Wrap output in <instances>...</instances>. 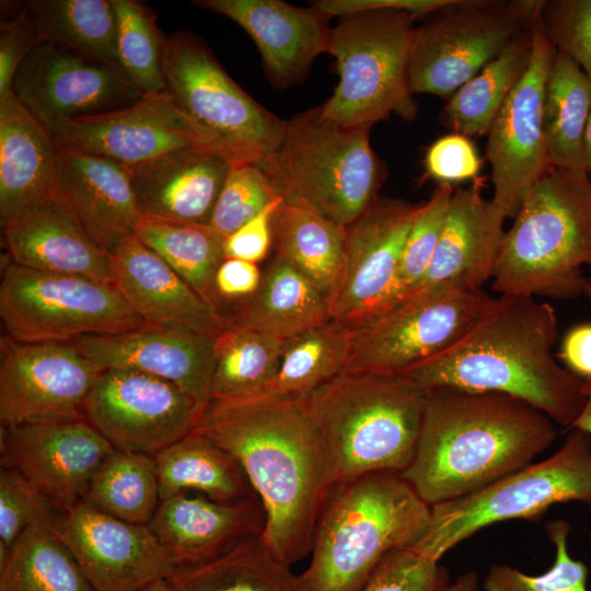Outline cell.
I'll return each mask as SVG.
<instances>
[{
  "label": "cell",
  "instance_id": "obj_1",
  "mask_svg": "<svg viewBox=\"0 0 591 591\" xmlns=\"http://www.w3.org/2000/svg\"><path fill=\"white\" fill-rule=\"evenodd\" d=\"M192 432L237 461L264 508L262 537L271 552L289 565L306 557L336 473L305 395L211 398Z\"/></svg>",
  "mask_w": 591,
  "mask_h": 591
},
{
  "label": "cell",
  "instance_id": "obj_2",
  "mask_svg": "<svg viewBox=\"0 0 591 591\" xmlns=\"http://www.w3.org/2000/svg\"><path fill=\"white\" fill-rule=\"evenodd\" d=\"M557 340L551 304L498 294L459 339L397 375L425 392L448 387L506 394L570 430L586 403L583 381L555 357Z\"/></svg>",
  "mask_w": 591,
  "mask_h": 591
},
{
  "label": "cell",
  "instance_id": "obj_3",
  "mask_svg": "<svg viewBox=\"0 0 591 591\" xmlns=\"http://www.w3.org/2000/svg\"><path fill=\"white\" fill-rule=\"evenodd\" d=\"M555 425L506 394L427 391L415 454L402 476L429 506L460 498L532 463L555 441Z\"/></svg>",
  "mask_w": 591,
  "mask_h": 591
},
{
  "label": "cell",
  "instance_id": "obj_4",
  "mask_svg": "<svg viewBox=\"0 0 591 591\" xmlns=\"http://www.w3.org/2000/svg\"><path fill=\"white\" fill-rule=\"evenodd\" d=\"M430 518L426 503L392 471L336 484L316 522L305 591H360L392 551L414 545Z\"/></svg>",
  "mask_w": 591,
  "mask_h": 591
},
{
  "label": "cell",
  "instance_id": "obj_5",
  "mask_svg": "<svg viewBox=\"0 0 591 591\" xmlns=\"http://www.w3.org/2000/svg\"><path fill=\"white\" fill-rule=\"evenodd\" d=\"M591 265V177L552 167L525 194L491 276L497 294L571 299Z\"/></svg>",
  "mask_w": 591,
  "mask_h": 591
},
{
  "label": "cell",
  "instance_id": "obj_6",
  "mask_svg": "<svg viewBox=\"0 0 591 591\" xmlns=\"http://www.w3.org/2000/svg\"><path fill=\"white\" fill-rule=\"evenodd\" d=\"M328 444L336 484L410 464L426 392L399 375L340 372L308 395Z\"/></svg>",
  "mask_w": 591,
  "mask_h": 591
},
{
  "label": "cell",
  "instance_id": "obj_7",
  "mask_svg": "<svg viewBox=\"0 0 591 591\" xmlns=\"http://www.w3.org/2000/svg\"><path fill=\"white\" fill-rule=\"evenodd\" d=\"M368 127H344L321 105L286 120L277 147L257 165L285 200H301L346 228L379 196L385 167Z\"/></svg>",
  "mask_w": 591,
  "mask_h": 591
},
{
  "label": "cell",
  "instance_id": "obj_8",
  "mask_svg": "<svg viewBox=\"0 0 591 591\" xmlns=\"http://www.w3.org/2000/svg\"><path fill=\"white\" fill-rule=\"evenodd\" d=\"M570 501L591 507V437L578 428L568 430L551 456L477 491L430 506L427 528L412 547L439 561L487 526L509 520L536 521L551 507Z\"/></svg>",
  "mask_w": 591,
  "mask_h": 591
},
{
  "label": "cell",
  "instance_id": "obj_9",
  "mask_svg": "<svg viewBox=\"0 0 591 591\" xmlns=\"http://www.w3.org/2000/svg\"><path fill=\"white\" fill-rule=\"evenodd\" d=\"M416 21L401 10L340 18L331 28L326 50L336 59L339 76L334 93L321 105L326 118L351 128H372L391 114L415 118L408 70Z\"/></svg>",
  "mask_w": 591,
  "mask_h": 591
},
{
  "label": "cell",
  "instance_id": "obj_10",
  "mask_svg": "<svg viewBox=\"0 0 591 591\" xmlns=\"http://www.w3.org/2000/svg\"><path fill=\"white\" fill-rule=\"evenodd\" d=\"M163 71L166 91L231 165L257 164L279 143L286 120L241 89L193 33L166 37Z\"/></svg>",
  "mask_w": 591,
  "mask_h": 591
},
{
  "label": "cell",
  "instance_id": "obj_11",
  "mask_svg": "<svg viewBox=\"0 0 591 591\" xmlns=\"http://www.w3.org/2000/svg\"><path fill=\"white\" fill-rule=\"evenodd\" d=\"M543 0H444L415 27L412 92L450 99L541 12Z\"/></svg>",
  "mask_w": 591,
  "mask_h": 591
},
{
  "label": "cell",
  "instance_id": "obj_12",
  "mask_svg": "<svg viewBox=\"0 0 591 591\" xmlns=\"http://www.w3.org/2000/svg\"><path fill=\"white\" fill-rule=\"evenodd\" d=\"M0 316L7 336L22 343H70L125 333L146 324L119 289L78 275L35 270L5 255Z\"/></svg>",
  "mask_w": 591,
  "mask_h": 591
},
{
  "label": "cell",
  "instance_id": "obj_13",
  "mask_svg": "<svg viewBox=\"0 0 591 591\" xmlns=\"http://www.w3.org/2000/svg\"><path fill=\"white\" fill-rule=\"evenodd\" d=\"M493 297L482 289L421 290L348 326L343 372L397 375L459 339Z\"/></svg>",
  "mask_w": 591,
  "mask_h": 591
},
{
  "label": "cell",
  "instance_id": "obj_14",
  "mask_svg": "<svg viewBox=\"0 0 591 591\" xmlns=\"http://www.w3.org/2000/svg\"><path fill=\"white\" fill-rule=\"evenodd\" d=\"M556 48L540 15L533 25V49L524 76L497 114L487 136L485 157L491 166L494 209L513 219L525 194L552 167L543 126L545 85Z\"/></svg>",
  "mask_w": 591,
  "mask_h": 591
},
{
  "label": "cell",
  "instance_id": "obj_15",
  "mask_svg": "<svg viewBox=\"0 0 591 591\" xmlns=\"http://www.w3.org/2000/svg\"><path fill=\"white\" fill-rule=\"evenodd\" d=\"M103 369L72 343L0 339L1 426L85 419V401Z\"/></svg>",
  "mask_w": 591,
  "mask_h": 591
},
{
  "label": "cell",
  "instance_id": "obj_16",
  "mask_svg": "<svg viewBox=\"0 0 591 591\" xmlns=\"http://www.w3.org/2000/svg\"><path fill=\"white\" fill-rule=\"evenodd\" d=\"M199 409L173 382L105 369L85 401L84 416L116 450L154 454L190 433Z\"/></svg>",
  "mask_w": 591,
  "mask_h": 591
},
{
  "label": "cell",
  "instance_id": "obj_17",
  "mask_svg": "<svg viewBox=\"0 0 591 591\" xmlns=\"http://www.w3.org/2000/svg\"><path fill=\"white\" fill-rule=\"evenodd\" d=\"M11 91L47 129L126 107L143 96L121 70L51 42L34 47Z\"/></svg>",
  "mask_w": 591,
  "mask_h": 591
},
{
  "label": "cell",
  "instance_id": "obj_18",
  "mask_svg": "<svg viewBox=\"0 0 591 591\" xmlns=\"http://www.w3.org/2000/svg\"><path fill=\"white\" fill-rule=\"evenodd\" d=\"M51 531L95 591H138L176 569L148 524L120 520L84 499L66 508Z\"/></svg>",
  "mask_w": 591,
  "mask_h": 591
},
{
  "label": "cell",
  "instance_id": "obj_19",
  "mask_svg": "<svg viewBox=\"0 0 591 591\" xmlns=\"http://www.w3.org/2000/svg\"><path fill=\"white\" fill-rule=\"evenodd\" d=\"M48 130L60 149L107 158L123 165L140 164L186 148L219 153L167 91L144 95L116 111L63 120Z\"/></svg>",
  "mask_w": 591,
  "mask_h": 591
},
{
  "label": "cell",
  "instance_id": "obj_20",
  "mask_svg": "<svg viewBox=\"0 0 591 591\" xmlns=\"http://www.w3.org/2000/svg\"><path fill=\"white\" fill-rule=\"evenodd\" d=\"M421 204L380 197L346 231V265L328 303L332 318L354 326L395 304L398 267Z\"/></svg>",
  "mask_w": 591,
  "mask_h": 591
},
{
  "label": "cell",
  "instance_id": "obj_21",
  "mask_svg": "<svg viewBox=\"0 0 591 591\" xmlns=\"http://www.w3.org/2000/svg\"><path fill=\"white\" fill-rule=\"evenodd\" d=\"M114 450L86 419L1 426V466L19 472L62 510L84 499Z\"/></svg>",
  "mask_w": 591,
  "mask_h": 591
},
{
  "label": "cell",
  "instance_id": "obj_22",
  "mask_svg": "<svg viewBox=\"0 0 591 591\" xmlns=\"http://www.w3.org/2000/svg\"><path fill=\"white\" fill-rule=\"evenodd\" d=\"M70 343L103 370H136L167 380L200 408L211 399L215 339L205 335L146 323L125 333L83 336Z\"/></svg>",
  "mask_w": 591,
  "mask_h": 591
},
{
  "label": "cell",
  "instance_id": "obj_23",
  "mask_svg": "<svg viewBox=\"0 0 591 591\" xmlns=\"http://www.w3.org/2000/svg\"><path fill=\"white\" fill-rule=\"evenodd\" d=\"M195 5L224 15L252 37L271 83L287 89L301 82L315 58L326 53L329 18L320 10L280 0H198Z\"/></svg>",
  "mask_w": 591,
  "mask_h": 591
},
{
  "label": "cell",
  "instance_id": "obj_24",
  "mask_svg": "<svg viewBox=\"0 0 591 591\" xmlns=\"http://www.w3.org/2000/svg\"><path fill=\"white\" fill-rule=\"evenodd\" d=\"M265 520L257 496L221 502L179 493L160 500L148 525L179 568L209 561L262 535Z\"/></svg>",
  "mask_w": 591,
  "mask_h": 591
},
{
  "label": "cell",
  "instance_id": "obj_25",
  "mask_svg": "<svg viewBox=\"0 0 591 591\" xmlns=\"http://www.w3.org/2000/svg\"><path fill=\"white\" fill-rule=\"evenodd\" d=\"M111 255L113 283L146 323L183 327L212 339L227 327L229 318L135 234Z\"/></svg>",
  "mask_w": 591,
  "mask_h": 591
},
{
  "label": "cell",
  "instance_id": "obj_26",
  "mask_svg": "<svg viewBox=\"0 0 591 591\" xmlns=\"http://www.w3.org/2000/svg\"><path fill=\"white\" fill-rule=\"evenodd\" d=\"M53 197L109 253L142 217L125 166L103 157L59 148Z\"/></svg>",
  "mask_w": 591,
  "mask_h": 591
},
{
  "label": "cell",
  "instance_id": "obj_27",
  "mask_svg": "<svg viewBox=\"0 0 591 591\" xmlns=\"http://www.w3.org/2000/svg\"><path fill=\"white\" fill-rule=\"evenodd\" d=\"M483 179L454 188L444 224L418 289L479 290L491 279L505 219L483 195ZM417 291V292H418ZM416 292V293H417Z\"/></svg>",
  "mask_w": 591,
  "mask_h": 591
},
{
  "label": "cell",
  "instance_id": "obj_28",
  "mask_svg": "<svg viewBox=\"0 0 591 591\" xmlns=\"http://www.w3.org/2000/svg\"><path fill=\"white\" fill-rule=\"evenodd\" d=\"M124 166L142 215L209 224L232 165L219 153L196 147Z\"/></svg>",
  "mask_w": 591,
  "mask_h": 591
},
{
  "label": "cell",
  "instance_id": "obj_29",
  "mask_svg": "<svg viewBox=\"0 0 591 591\" xmlns=\"http://www.w3.org/2000/svg\"><path fill=\"white\" fill-rule=\"evenodd\" d=\"M1 227L7 256L13 263L113 283L111 253L97 245L56 198L50 197Z\"/></svg>",
  "mask_w": 591,
  "mask_h": 591
},
{
  "label": "cell",
  "instance_id": "obj_30",
  "mask_svg": "<svg viewBox=\"0 0 591 591\" xmlns=\"http://www.w3.org/2000/svg\"><path fill=\"white\" fill-rule=\"evenodd\" d=\"M59 147L10 91L0 97L1 224L53 197Z\"/></svg>",
  "mask_w": 591,
  "mask_h": 591
},
{
  "label": "cell",
  "instance_id": "obj_31",
  "mask_svg": "<svg viewBox=\"0 0 591 591\" xmlns=\"http://www.w3.org/2000/svg\"><path fill=\"white\" fill-rule=\"evenodd\" d=\"M331 318L321 292L285 256L276 252L258 289L241 301L231 321L287 340Z\"/></svg>",
  "mask_w": 591,
  "mask_h": 591
},
{
  "label": "cell",
  "instance_id": "obj_32",
  "mask_svg": "<svg viewBox=\"0 0 591 591\" xmlns=\"http://www.w3.org/2000/svg\"><path fill=\"white\" fill-rule=\"evenodd\" d=\"M275 221L277 253L314 285L328 305L344 277L345 228L301 200H285Z\"/></svg>",
  "mask_w": 591,
  "mask_h": 591
},
{
  "label": "cell",
  "instance_id": "obj_33",
  "mask_svg": "<svg viewBox=\"0 0 591 591\" xmlns=\"http://www.w3.org/2000/svg\"><path fill=\"white\" fill-rule=\"evenodd\" d=\"M160 500L179 493L221 502L256 496L237 461L210 439L190 432L153 454Z\"/></svg>",
  "mask_w": 591,
  "mask_h": 591
},
{
  "label": "cell",
  "instance_id": "obj_34",
  "mask_svg": "<svg viewBox=\"0 0 591 591\" xmlns=\"http://www.w3.org/2000/svg\"><path fill=\"white\" fill-rule=\"evenodd\" d=\"M533 25L517 35L497 58L448 100L440 121L451 132L468 138L488 134L497 114L529 68Z\"/></svg>",
  "mask_w": 591,
  "mask_h": 591
},
{
  "label": "cell",
  "instance_id": "obj_35",
  "mask_svg": "<svg viewBox=\"0 0 591 591\" xmlns=\"http://www.w3.org/2000/svg\"><path fill=\"white\" fill-rule=\"evenodd\" d=\"M290 567L259 535L209 561L176 568L169 579L178 591H305Z\"/></svg>",
  "mask_w": 591,
  "mask_h": 591
},
{
  "label": "cell",
  "instance_id": "obj_36",
  "mask_svg": "<svg viewBox=\"0 0 591 591\" xmlns=\"http://www.w3.org/2000/svg\"><path fill=\"white\" fill-rule=\"evenodd\" d=\"M591 115V79L556 50L545 85L543 126L553 167L584 171V134Z\"/></svg>",
  "mask_w": 591,
  "mask_h": 591
},
{
  "label": "cell",
  "instance_id": "obj_37",
  "mask_svg": "<svg viewBox=\"0 0 591 591\" xmlns=\"http://www.w3.org/2000/svg\"><path fill=\"white\" fill-rule=\"evenodd\" d=\"M135 235L164 259L209 305L221 313L215 278L225 259L223 237L209 224L142 215Z\"/></svg>",
  "mask_w": 591,
  "mask_h": 591
},
{
  "label": "cell",
  "instance_id": "obj_38",
  "mask_svg": "<svg viewBox=\"0 0 591 591\" xmlns=\"http://www.w3.org/2000/svg\"><path fill=\"white\" fill-rule=\"evenodd\" d=\"M285 340L229 320L215 339L211 398H244L270 394Z\"/></svg>",
  "mask_w": 591,
  "mask_h": 591
},
{
  "label": "cell",
  "instance_id": "obj_39",
  "mask_svg": "<svg viewBox=\"0 0 591 591\" xmlns=\"http://www.w3.org/2000/svg\"><path fill=\"white\" fill-rule=\"evenodd\" d=\"M24 4L42 42L65 46L121 70L112 0H31Z\"/></svg>",
  "mask_w": 591,
  "mask_h": 591
},
{
  "label": "cell",
  "instance_id": "obj_40",
  "mask_svg": "<svg viewBox=\"0 0 591 591\" xmlns=\"http://www.w3.org/2000/svg\"><path fill=\"white\" fill-rule=\"evenodd\" d=\"M0 591H95L77 560L49 529L31 526L0 569Z\"/></svg>",
  "mask_w": 591,
  "mask_h": 591
},
{
  "label": "cell",
  "instance_id": "obj_41",
  "mask_svg": "<svg viewBox=\"0 0 591 591\" xmlns=\"http://www.w3.org/2000/svg\"><path fill=\"white\" fill-rule=\"evenodd\" d=\"M84 500L120 520L149 524L160 503L153 454L115 449L92 477Z\"/></svg>",
  "mask_w": 591,
  "mask_h": 591
},
{
  "label": "cell",
  "instance_id": "obj_42",
  "mask_svg": "<svg viewBox=\"0 0 591 591\" xmlns=\"http://www.w3.org/2000/svg\"><path fill=\"white\" fill-rule=\"evenodd\" d=\"M349 337V327L331 318L285 340L271 393L304 396L343 372Z\"/></svg>",
  "mask_w": 591,
  "mask_h": 591
},
{
  "label": "cell",
  "instance_id": "obj_43",
  "mask_svg": "<svg viewBox=\"0 0 591 591\" xmlns=\"http://www.w3.org/2000/svg\"><path fill=\"white\" fill-rule=\"evenodd\" d=\"M117 19V56L121 71L142 95L166 91L163 56L166 36L155 14L135 0H112Z\"/></svg>",
  "mask_w": 591,
  "mask_h": 591
},
{
  "label": "cell",
  "instance_id": "obj_44",
  "mask_svg": "<svg viewBox=\"0 0 591 591\" xmlns=\"http://www.w3.org/2000/svg\"><path fill=\"white\" fill-rule=\"evenodd\" d=\"M545 530L555 547L552 567L541 575H529L506 564H493L484 578V591H589V568L571 557L569 522L563 519L546 523Z\"/></svg>",
  "mask_w": 591,
  "mask_h": 591
},
{
  "label": "cell",
  "instance_id": "obj_45",
  "mask_svg": "<svg viewBox=\"0 0 591 591\" xmlns=\"http://www.w3.org/2000/svg\"><path fill=\"white\" fill-rule=\"evenodd\" d=\"M454 188L451 184H438L430 198L420 205L404 244L395 304L418 291L432 260Z\"/></svg>",
  "mask_w": 591,
  "mask_h": 591
},
{
  "label": "cell",
  "instance_id": "obj_46",
  "mask_svg": "<svg viewBox=\"0 0 591 591\" xmlns=\"http://www.w3.org/2000/svg\"><path fill=\"white\" fill-rule=\"evenodd\" d=\"M281 197L257 164L231 166L209 225L223 239Z\"/></svg>",
  "mask_w": 591,
  "mask_h": 591
},
{
  "label": "cell",
  "instance_id": "obj_47",
  "mask_svg": "<svg viewBox=\"0 0 591 591\" xmlns=\"http://www.w3.org/2000/svg\"><path fill=\"white\" fill-rule=\"evenodd\" d=\"M63 510L19 472L0 468V544L12 548L31 526H54Z\"/></svg>",
  "mask_w": 591,
  "mask_h": 591
},
{
  "label": "cell",
  "instance_id": "obj_48",
  "mask_svg": "<svg viewBox=\"0 0 591 591\" xmlns=\"http://www.w3.org/2000/svg\"><path fill=\"white\" fill-rule=\"evenodd\" d=\"M449 583L439 561L409 546L389 553L360 591H441Z\"/></svg>",
  "mask_w": 591,
  "mask_h": 591
},
{
  "label": "cell",
  "instance_id": "obj_49",
  "mask_svg": "<svg viewBox=\"0 0 591 591\" xmlns=\"http://www.w3.org/2000/svg\"><path fill=\"white\" fill-rule=\"evenodd\" d=\"M541 20L556 50L591 79V0H543Z\"/></svg>",
  "mask_w": 591,
  "mask_h": 591
},
{
  "label": "cell",
  "instance_id": "obj_50",
  "mask_svg": "<svg viewBox=\"0 0 591 591\" xmlns=\"http://www.w3.org/2000/svg\"><path fill=\"white\" fill-rule=\"evenodd\" d=\"M482 159L468 137L451 132L436 140L427 150L425 166L428 176L438 184L475 181Z\"/></svg>",
  "mask_w": 591,
  "mask_h": 591
},
{
  "label": "cell",
  "instance_id": "obj_51",
  "mask_svg": "<svg viewBox=\"0 0 591 591\" xmlns=\"http://www.w3.org/2000/svg\"><path fill=\"white\" fill-rule=\"evenodd\" d=\"M36 23L25 4L0 23V97L11 91L14 77L26 57L40 43Z\"/></svg>",
  "mask_w": 591,
  "mask_h": 591
},
{
  "label": "cell",
  "instance_id": "obj_52",
  "mask_svg": "<svg viewBox=\"0 0 591 591\" xmlns=\"http://www.w3.org/2000/svg\"><path fill=\"white\" fill-rule=\"evenodd\" d=\"M283 201L282 197L275 199L258 215L224 237L225 258L243 259L256 264L265 259L271 244V221Z\"/></svg>",
  "mask_w": 591,
  "mask_h": 591
},
{
  "label": "cell",
  "instance_id": "obj_53",
  "mask_svg": "<svg viewBox=\"0 0 591 591\" xmlns=\"http://www.w3.org/2000/svg\"><path fill=\"white\" fill-rule=\"evenodd\" d=\"M444 0H318L311 5L329 19L344 18L373 10H401L412 13L418 21L443 3Z\"/></svg>",
  "mask_w": 591,
  "mask_h": 591
},
{
  "label": "cell",
  "instance_id": "obj_54",
  "mask_svg": "<svg viewBox=\"0 0 591 591\" xmlns=\"http://www.w3.org/2000/svg\"><path fill=\"white\" fill-rule=\"evenodd\" d=\"M262 279L258 264L225 258L216 273L215 283L221 299L242 301L256 292Z\"/></svg>",
  "mask_w": 591,
  "mask_h": 591
},
{
  "label": "cell",
  "instance_id": "obj_55",
  "mask_svg": "<svg viewBox=\"0 0 591 591\" xmlns=\"http://www.w3.org/2000/svg\"><path fill=\"white\" fill-rule=\"evenodd\" d=\"M563 366L582 381L591 380V323L570 327L559 345Z\"/></svg>",
  "mask_w": 591,
  "mask_h": 591
},
{
  "label": "cell",
  "instance_id": "obj_56",
  "mask_svg": "<svg viewBox=\"0 0 591 591\" xmlns=\"http://www.w3.org/2000/svg\"><path fill=\"white\" fill-rule=\"evenodd\" d=\"M479 580L475 571L470 570L460 575L441 591H477Z\"/></svg>",
  "mask_w": 591,
  "mask_h": 591
},
{
  "label": "cell",
  "instance_id": "obj_57",
  "mask_svg": "<svg viewBox=\"0 0 591 591\" xmlns=\"http://www.w3.org/2000/svg\"><path fill=\"white\" fill-rule=\"evenodd\" d=\"M586 403L573 428L581 429L591 437V380L583 381Z\"/></svg>",
  "mask_w": 591,
  "mask_h": 591
},
{
  "label": "cell",
  "instance_id": "obj_58",
  "mask_svg": "<svg viewBox=\"0 0 591 591\" xmlns=\"http://www.w3.org/2000/svg\"><path fill=\"white\" fill-rule=\"evenodd\" d=\"M584 171L591 177V115L584 134Z\"/></svg>",
  "mask_w": 591,
  "mask_h": 591
},
{
  "label": "cell",
  "instance_id": "obj_59",
  "mask_svg": "<svg viewBox=\"0 0 591 591\" xmlns=\"http://www.w3.org/2000/svg\"><path fill=\"white\" fill-rule=\"evenodd\" d=\"M138 591H178L170 579L157 580Z\"/></svg>",
  "mask_w": 591,
  "mask_h": 591
},
{
  "label": "cell",
  "instance_id": "obj_60",
  "mask_svg": "<svg viewBox=\"0 0 591 591\" xmlns=\"http://www.w3.org/2000/svg\"><path fill=\"white\" fill-rule=\"evenodd\" d=\"M583 294L591 301V277L587 278Z\"/></svg>",
  "mask_w": 591,
  "mask_h": 591
}]
</instances>
